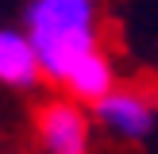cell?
<instances>
[{
	"instance_id": "obj_5",
	"label": "cell",
	"mask_w": 158,
	"mask_h": 154,
	"mask_svg": "<svg viewBox=\"0 0 158 154\" xmlns=\"http://www.w3.org/2000/svg\"><path fill=\"white\" fill-rule=\"evenodd\" d=\"M66 92L73 100H85V104H97L100 96H108V92L116 89V69L112 62H108V54L100 50V46H93L89 54H81V58L73 62V69L66 73Z\"/></svg>"
},
{
	"instance_id": "obj_3",
	"label": "cell",
	"mask_w": 158,
	"mask_h": 154,
	"mask_svg": "<svg viewBox=\"0 0 158 154\" xmlns=\"http://www.w3.org/2000/svg\"><path fill=\"white\" fill-rule=\"evenodd\" d=\"M93 112H97L100 127L120 139H147L158 123V104L143 89H112L93 104Z\"/></svg>"
},
{
	"instance_id": "obj_4",
	"label": "cell",
	"mask_w": 158,
	"mask_h": 154,
	"mask_svg": "<svg viewBox=\"0 0 158 154\" xmlns=\"http://www.w3.org/2000/svg\"><path fill=\"white\" fill-rule=\"evenodd\" d=\"M39 81H43V62H39V50L31 43V35L0 27V85L31 89Z\"/></svg>"
},
{
	"instance_id": "obj_1",
	"label": "cell",
	"mask_w": 158,
	"mask_h": 154,
	"mask_svg": "<svg viewBox=\"0 0 158 154\" xmlns=\"http://www.w3.org/2000/svg\"><path fill=\"white\" fill-rule=\"evenodd\" d=\"M27 35L39 50L46 81H66L73 62L97 46V15L93 0H31Z\"/></svg>"
},
{
	"instance_id": "obj_2",
	"label": "cell",
	"mask_w": 158,
	"mask_h": 154,
	"mask_svg": "<svg viewBox=\"0 0 158 154\" xmlns=\"http://www.w3.org/2000/svg\"><path fill=\"white\" fill-rule=\"evenodd\" d=\"M35 135L43 154H89V116L69 100H46L35 116Z\"/></svg>"
}]
</instances>
